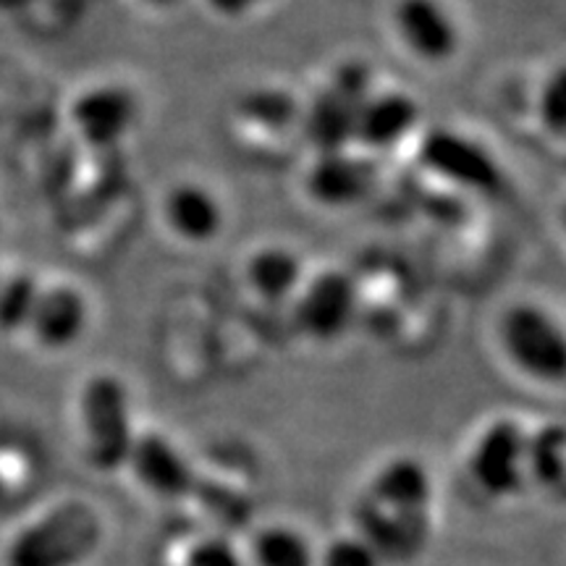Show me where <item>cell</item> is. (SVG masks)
<instances>
[{
  "label": "cell",
  "instance_id": "1",
  "mask_svg": "<svg viewBox=\"0 0 566 566\" xmlns=\"http://www.w3.org/2000/svg\"><path fill=\"white\" fill-rule=\"evenodd\" d=\"M103 541V522L87 501H66L13 537L6 566H80Z\"/></svg>",
  "mask_w": 566,
  "mask_h": 566
},
{
  "label": "cell",
  "instance_id": "2",
  "mask_svg": "<svg viewBox=\"0 0 566 566\" xmlns=\"http://www.w3.org/2000/svg\"><path fill=\"white\" fill-rule=\"evenodd\" d=\"M370 84V69L363 61H346L307 105L302 126L310 145H315L321 155L342 153L357 137L359 113L373 95Z\"/></svg>",
  "mask_w": 566,
  "mask_h": 566
},
{
  "label": "cell",
  "instance_id": "3",
  "mask_svg": "<svg viewBox=\"0 0 566 566\" xmlns=\"http://www.w3.org/2000/svg\"><path fill=\"white\" fill-rule=\"evenodd\" d=\"M82 428L90 464L101 472H116L129 462L134 446L132 407L124 384L113 375H95L84 386Z\"/></svg>",
  "mask_w": 566,
  "mask_h": 566
},
{
  "label": "cell",
  "instance_id": "4",
  "mask_svg": "<svg viewBox=\"0 0 566 566\" xmlns=\"http://www.w3.org/2000/svg\"><path fill=\"white\" fill-rule=\"evenodd\" d=\"M504 346L514 365L546 384H558L566 367V344L558 323L533 304L509 310L501 331Z\"/></svg>",
  "mask_w": 566,
  "mask_h": 566
},
{
  "label": "cell",
  "instance_id": "5",
  "mask_svg": "<svg viewBox=\"0 0 566 566\" xmlns=\"http://www.w3.org/2000/svg\"><path fill=\"white\" fill-rule=\"evenodd\" d=\"M422 160L430 171L443 176L446 181L480 195L499 192L504 184L499 163L483 145L449 129L430 132L424 137Z\"/></svg>",
  "mask_w": 566,
  "mask_h": 566
},
{
  "label": "cell",
  "instance_id": "6",
  "mask_svg": "<svg viewBox=\"0 0 566 566\" xmlns=\"http://www.w3.org/2000/svg\"><path fill=\"white\" fill-rule=\"evenodd\" d=\"M357 313V289L342 271H328L307 283L296 302V323L307 336L331 342L349 328Z\"/></svg>",
  "mask_w": 566,
  "mask_h": 566
},
{
  "label": "cell",
  "instance_id": "7",
  "mask_svg": "<svg viewBox=\"0 0 566 566\" xmlns=\"http://www.w3.org/2000/svg\"><path fill=\"white\" fill-rule=\"evenodd\" d=\"M527 454V438L512 420H499L480 436L472 451L470 470L478 485L491 495H509L522 483V464Z\"/></svg>",
  "mask_w": 566,
  "mask_h": 566
},
{
  "label": "cell",
  "instance_id": "8",
  "mask_svg": "<svg viewBox=\"0 0 566 566\" xmlns=\"http://www.w3.org/2000/svg\"><path fill=\"white\" fill-rule=\"evenodd\" d=\"M137 111V97L132 95V90L118 87V84H101L76 97L71 118H74L76 132L90 145L113 147L132 132Z\"/></svg>",
  "mask_w": 566,
  "mask_h": 566
},
{
  "label": "cell",
  "instance_id": "9",
  "mask_svg": "<svg viewBox=\"0 0 566 566\" xmlns=\"http://www.w3.org/2000/svg\"><path fill=\"white\" fill-rule=\"evenodd\" d=\"M394 19L401 40L417 59L441 63L457 53V24L441 0H399Z\"/></svg>",
  "mask_w": 566,
  "mask_h": 566
},
{
  "label": "cell",
  "instance_id": "10",
  "mask_svg": "<svg viewBox=\"0 0 566 566\" xmlns=\"http://www.w3.org/2000/svg\"><path fill=\"white\" fill-rule=\"evenodd\" d=\"M134 475L147 491L163 499H184L195 493L200 480L192 472L187 459H184L171 441L158 433H145L134 438L129 462Z\"/></svg>",
  "mask_w": 566,
  "mask_h": 566
},
{
  "label": "cell",
  "instance_id": "11",
  "mask_svg": "<svg viewBox=\"0 0 566 566\" xmlns=\"http://www.w3.org/2000/svg\"><path fill=\"white\" fill-rule=\"evenodd\" d=\"M378 171L367 158L352 153H325L310 168L307 192L325 208H346L373 192Z\"/></svg>",
  "mask_w": 566,
  "mask_h": 566
},
{
  "label": "cell",
  "instance_id": "12",
  "mask_svg": "<svg viewBox=\"0 0 566 566\" xmlns=\"http://www.w3.org/2000/svg\"><path fill=\"white\" fill-rule=\"evenodd\" d=\"M27 328L45 349H69L87 328V302L71 286L40 289Z\"/></svg>",
  "mask_w": 566,
  "mask_h": 566
},
{
  "label": "cell",
  "instance_id": "13",
  "mask_svg": "<svg viewBox=\"0 0 566 566\" xmlns=\"http://www.w3.org/2000/svg\"><path fill=\"white\" fill-rule=\"evenodd\" d=\"M420 118V105L407 92H380L367 97L357 124V142L373 150H391Z\"/></svg>",
  "mask_w": 566,
  "mask_h": 566
},
{
  "label": "cell",
  "instance_id": "14",
  "mask_svg": "<svg viewBox=\"0 0 566 566\" xmlns=\"http://www.w3.org/2000/svg\"><path fill=\"white\" fill-rule=\"evenodd\" d=\"M430 493L433 485L428 470L415 459H394L373 480V499L380 506L396 509L401 520H422Z\"/></svg>",
  "mask_w": 566,
  "mask_h": 566
},
{
  "label": "cell",
  "instance_id": "15",
  "mask_svg": "<svg viewBox=\"0 0 566 566\" xmlns=\"http://www.w3.org/2000/svg\"><path fill=\"white\" fill-rule=\"evenodd\" d=\"M166 218L181 239L202 244L221 231L223 208L200 184H181L168 195Z\"/></svg>",
  "mask_w": 566,
  "mask_h": 566
},
{
  "label": "cell",
  "instance_id": "16",
  "mask_svg": "<svg viewBox=\"0 0 566 566\" xmlns=\"http://www.w3.org/2000/svg\"><path fill=\"white\" fill-rule=\"evenodd\" d=\"M250 286L268 302L289 300L302 281V263L292 250L283 247H268L260 250L247 265Z\"/></svg>",
  "mask_w": 566,
  "mask_h": 566
},
{
  "label": "cell",
  "instance_id": "17",
  "mask_svg": "<svg viewBox=\"0 0 566 566\" xmlns=\"http://www.w3.org/2000/svg\"><path fill=\"white\" fill-rule=\"evenodd\" d=\"M258 566H313V551L300 533L289 527H268L254 541Z\"/></svg>",
  "mask_w": 566,
  "mask_h": 566
},
{
  "label": "cell",
  "instance_id": "18",
  "mask_svg": "<svg viewBox=\"0 0 566 566\" xmlns=\"http://www.w3.org/2000/svg\"><path fill=\"white\" fill-rule=\"evenodd\" d=\"M40 283L27 273L11 279H0V334H17L30 323V315L38 302Z\"/></svg>",
  "mask_w": 566,
  "mask_h": 566
},
{
  "label": "cell",
  "instance_id": "19",
  "mask_svg": "<svg viewBox=\"0 0 566 566\" xmlns=\"http://www.w3.org/2000/svg\"><path fill=\"white\" fill-rule=\"evenodd\" d=\"M564 428L562 424H548L537 433L533 441H527L525 462H530L537 480L546 485H562L566 475L564 459Z\"/></svg>",
  "mask_w": 566,
  "mask_h": 566
},
{
  "label": "cell",
  "instance_id": "20",
  "mask_svg": "<svg viewBox=\"0 0 566 566\" xmlns=\"http://www.w3.org/2000/svg\"><path fill=\"white\" fill-rule=\"evenodd\" d=\"M242 108L247 116L254 118V122L286 124L296 113V101H292V97L283 95L279 90H263L247 97Z\"/></svg>",
  "mask_w": 566,
  "mask_h": 566
},
{
  "label": "cell",
  "instance_id": "21",
  "mask_svg": "<svg viewBox=\"0 0 566 566\" xmlns=\"http://www.w3.org/2000/svg\"><path fill=\"white\" fill-rule=\"evenodd\" d=\"M541 116L543 122L556 137H562L566 126V74L562 69L556 71L554 80L543 87L541 95Z\"/></svg>",
  "mask_w": 566,
  "mask_h": 566
},
{
  "label": "cell",
  "instance_id": "22",
  "mask_svg": "<svg viewBox=\"0 0 566 566\" xmlns=\"http://www.w3.org/2000/svg\"><path fill=\"white\" fill-rule=\"evenodd\" d=\"M184 566H242L237 551L223 541H202L187 554Z\"/></svg>",
  "mask_w": 566,
  "mask_h": 566
},
{
  "label": "cell",
  "instance_id": "23",
  "mask_svg": "<svg viewBox=\"0 0 566 566\" xmlns=\"http://www.w3.org/2000/svg\"><path fill=\"white\" fill-rule=\"evenodd\" d=\"M325 566H375L373 551L359 541H342L325 554Z\"/></svg>",
  "mask_w": 566,
  "mask_h": 566
},
{
  "label": "cell",
  "instance_id": "24",
  "mask_svg": "<svg viewBox=\"0 0 566 566\" xmlns=\"http://www.w3.org/2000/svg\"><path fill=\"white\" fill-rule=\"evenodd\" d=\"M205 3H208L218 17L237 19V17H244V13H250L252 9H258V6H263L265 0H205Z\"/></svg>",
  "mask_w": 566,
  "mask_h": 566
},
{
  "label": "cell",
  "instance_id": "25",
  "mask_svg": "<svg viewBox=\"0 0 566 566\" xmlns=\"http://www.w3.org/2000/svg\"><path fill=\"white\" fill-rule=\"evenodd\" d=\"M150 6H160V9H168V6H174L176 0H147Z\"/></svg>",
  "mask_w": 566,
  "mask_h": 566
},
{
  "label": "cell",
  "instance_id": "26",
  "mask_svg": "<svg viewBox=\"0 0 566 566\" xmlns=\"http://www.w3.org/2000/svg\"><path fill=\"white\" fill-rule=\"evenodd\" d=\"M0 495H3V480H0Z\"/></svg>",
  "mask_w": 566,
  "mask_h": 566
}]
</instances>
